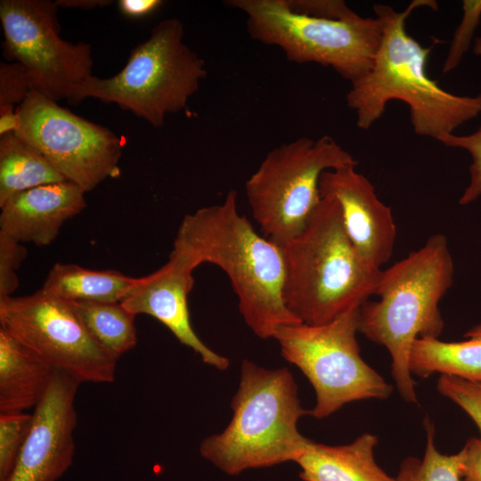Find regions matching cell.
<instances>
[{
	"label": "cell",
	"mask_w": 481,
	"mask_h": 481,
	"mask_svg": "<svg viewBox=\"0 0 481 481\" xmlns=\"http://www.w3.org/2000/svg\"><path fill=\"white\" fill-rule=\"evenodd\" d=\"M170 255L194 270L203 263L227 274L244 322L258 338H273L284 325L302 323L283 297L284 262L280 246L259 234L237 208V192L187 214Z\"/></svg>",
	"instance_id": "1"
},
{
	"label": "cell",
	"mask_w": 481,
	"mask_h": 481,
	"mask_svg": "<svg viewBox=\"0 0 481 481\" xmlns=\"http://www.w3.org/2000/svg\"><path fill=\"white\" fill-rule=\"evenodd\" d=\"M437 9L433 0H413L403 11L375 4L374 12L383 22V33L370 69L351 82L347 106L356 115V126L369 129L386 110L387 102L399 100L409 106L416 135L437 140L481 113V94L457 95L445 91L427 73L432 46L424 47L405 27L416 9Z\"/></svg>",
	"instance_id": "2"
},
{
	"label": "cell",
	"mask_w": 481,
	"mask_h": 481,
	"mask_svg": "<svg viewBox=\"0 0 481 481\" xmlns=\"http://www.w3.org/2000/svg\"><path fill=\"white\" fill-rule=\"evenodd\" d=\"M453 261L446 237L431 235L417 250L381 271L377 301L359 308V332L384 346L402 398L417 403L410 355L419 338H437L444 329L439 302L453 281Z\"/></svg>",
	"instance_id": "3"
},
{
	"label": "cell",
	"mask_w": 481,
	"mask_h": 481,
	"mask_svg": "<svg viewBox=\"0 0 481 481\" xmlns=\"http://www.w3.org/2000/svg\"><path fill=\"white\" fill-rule=\"evenodd\" d=\"M281 249L283 300L302 323L329 322L376 295L382 269L358 255L330 196L322 195L303 229Z\"/></svg>",
	"instance_id": "4"
},
{
	"label": "cell",
	"mask_w": 481,
	"mask_h": 481,
	"mask_svg": "<svg viewBox=\"0 0 481 481\" xmlns=\"http://www.w3.org/2000/svg\"><path fill=\"white\" fill-rule=\"evenodd\" d=\"M231 408L227 427L200 445L201 456L227 475L296 462L312 443L298 431L299 419L309 412L301 406L287 368L265 369L243 360Z\"/></svg>",
	"instance_id": "5"
},
{
	"label": "cell",
	"mask_w": 481,
	"mask_h": 481,
	"mask_svg": "<svg viewBox=\"0 0 481 481\" xmlns=\"http://www.w3.org/2000/svg\"><path fill=\"white\" fill-rule=\"evenodd\" d=\"M183 36L177 18L159 21L131 51L118 73L108 78L89 76L72 87L67 100L72 104L86 98L115 103L154 127L162 126L167 115L185 108L207 76L205 61Z\"/></svg>",
	"instance_id": "6"
},
{
	"label": "cell",
	"mask_w": 481,
	"mask_h": 481,
	"mask_svg": "<svg viewBox=\"0 0 481 481\" xmlns=\"http://www.w3.org/2000/svg\"><path fill=\"white\" fill-rule=\"evenodd\" d=\"M226 4L245 14L252 39L281 48L289 61L330 67L350 82L370 69L383 33L377 16L317 18L294 12L287 0H231Z\"/></svg>",
	"instance_id": "7"
},
{
	"label": "cell",
	"mask_w": 481,
	"mask_h": 481,
	"mask_svg": "<svg viewBox=\"0 0 481 481\" xmlns=\"http://www.w3.org/2000/svg\"><path fill=\"white\" fill-rule=\"evenodd\" d=\"M348 166L356 159L329 135L299 137L270 151L245 183L264 236L280 247L296 236L322 199V173Z\"/></svg>",
	"instance_id": "8"
},
{
	"label": "cell",
	"mask_w": 481,
	"mask_h": 481,
	"mask_svg": "<svg viewBox=\"0 0 481 481\" xmlns=\"http://www.w3.org/2000/svg\"><path fill=\"white\" fill-rule=\"evenodd\" d=\"M359 308L320 325H284L274 334L281 355L300 369L314 389L316 403L309 414L316 419L347 403L387 399L392 394L393 387L360 355Z\"/></svg>",
	"instance_id": "9"
},
{
	"label": "cell",
	"mask_w": 481,
	"mask_h": 481,
	"mask_svg": "<svg viewBox=\"0 0 481 481\" xmlns=\"http://www.w3.org/2000/svg\"><path fill=\"white\" fill-rule=\"evenodd\" d=\"M0 328L80 383H111L117 359L88 333L69 301L42 289L0 298Z\"/></svg>",
	"instance_id": "10"
},
{
	"label": "cell",
	"mask_w": 481,
	"mask_h": 481,
	"mask_svg": "<svg viewBox=\"0 0 481 481\" xmlns=\"http://www.w3.org/2000/svg\"><path fill=\"white\" fill-rule=\"evenodd\" d=\"M16 110L20 126L15 134L85 192L118 175L123 143L108 128L34 90Z\"/></svg>",
	"instance_id": "11"
},
{
	"label": "cell",
	"mask_w": 481,
	"mask_h": 481,
	"mask_svg": "<svg viewBox=\"0 0 481 481\" xmlns=\"http://www.w3.org/2000/svg\"><path fill=\"white\" fill-rule=\"evenodd\" d=\"M57 10L50 0L0 1L3 55L26 68L32 90L55 102L93 75L91 45L60 37Z\"/></svg>",
	"instance_id": "12"
},
{
	"label": "cell",
	"mask_w": 481,
	"mask_h": 481,
	"mask_svg": "<svg viewBox=\"0 0 481 481\" xmlns=\"http://www.w3.org/2000/svg\"><path fill=\"white\" fill-rule=\"evenodd\" d=\"M81 383L55 370L32 423L10 481H56L71 466L77 426L75 397Z\"/></svg>",
	"instance_id": "13"
},
{
	"label": "cell",
	"mask_w": 481,
	"mask_h": 481,
	"mask_svg": "<svg viewBox=\"0 0 481 481\" xmlns=\"http://www.w3.org/2000/svg\"><path fill=\"white\" fill-rule=\"evenodd\" d=\"M321 195L338 203L346 232L361 258L381 269L394 250L396 228L391 208L366 176L348 166L322 173Z\"/></svg>",
	"instance_id": "14"
},
{
	"label": "cell",
	"mask_w": 481,
	"mask_h": 481,
	"mask_svg": "<svg viewBox=\"0 0 481 481\" xmlns=\"http://www.w3.org/2000/svg\"><path fill=\"white\" fill-rule=\"evenodd\" d=\"M192 272L183 261L169 254L167 262L160 268L135 278L120 303L135 315L144 314L157 319L205 363L224 371L229 367V359L209 348L191 323L188 295L194 284Z\"/></svg>",
	"instance_id": "15"
},
{
	"label": "cell",
	"mask_w": 481,
	"mask_h": 481,
	"mask_svg": "<svg viewBox=\"0 0 481 481\" xmlns=\"http://www.w3.org/2000/svg\"><path fill=\"white\" fill-rule=\"evenodd\" d=\"M85 193L69 181L17 193L0 207V231L21 243L47 246L63 224L86 208Z\"/></svg>",
	"instance_id": "16"
},
{
	"label": "cell",
	"mask_w": 481,
	"mask_h": 481,
	"mask_svg": "<svg viewBox=\"0 0 481 481\" xmlns=\"http://www.w3.org/2000/svg\"><path fill=\"white\" fill-rule=\"evenodd\" d=\"M378 436L364 433L344 445L312 441L296 461L303 481H395L374 459Z\"/></svg>",
	"instance_id": "17"
},
{
	"label": "cell",
	"mask_w": 481,
	"mask_h": 481,
	"mask_svg": "<svg viewBox=\"0 0 481 481\" xmlns=\"http://www.w3.org/2000/svg\"><path fill=\"white\" fill-rule=\"evenodd\" d=\"M55 369L0 328V413L35 408Z\"/></svg>",
	"instance_id": "18"
},
{
	"label": "cell",
	"mask_w": 481,
	"mask_h": 481,
	"mask_svg": "<svg viewBox=\"0 0 481 481\" xmlns=\"http://www.w3.org/2000/svg\"><path fill=\"white\" fill-rule=\"evenodd\" d=\"M467 339L445 342L437 338H419L412 347V375L428 378L435 373L481 381V323L464 335Z\"/></svg>",
	"instance_id": "19"
},
{
	"label": "cell",
	"mask_w": 481,
	"mask_h": 481,
	"mask_svg": "<svg viewBox=\"0 0 481 481\" xmlns=\"http://www.w3.org/2000/svg\"><path fill=\"white\" fill-rule=\"evenodd\" d=\"M135 279L115 270L97 271L56 263L41 289L67 301L120 302Z\"/></svg>",
	"instance_id": "20"
},
{
	"label": "cell",
	"mask_w": 481,
	"mask_h": 481,
	"mask_svg": "<svg viewBox=\"0 0 481 481\" xmlns=\"http://www.w3.org/2000/svg\"><path fill=\"white\" fill-rule=\"evenodd\" d=\"M66 178L15 133L0 136V207L17 193Z\"/></svg>",
	"instance_id": "21"
},
{
	"label": "cell",
	"mask_w": 481,
	"mask_h": 481,
	"mask_svg": "<svg viewBox=\"0 0 481 481\" xmlns=\"http://www.w3.org/2000/svg\"><path fill=\"white\" fill-rule=\"evenodd\" d=\"M69 302L91 337L117 360L135 346V315L120 302Z\"/></svg>",
	"instance_id": "22"
},
{
	"label": "cell",
	"mask_w": 481,
	"mask_h": 481,
	"mask_svg": "<svg viewBox=\"0 0 481 481\" xmlns=\"http://www.w3.org/2000/svg\"><path fill=\"white\" fill-rule=\"evenodd\" d=\"M426 447L421 459L409 456L400 464L395 481H462V453H441L435 444V427L424 420Z\"/></svg>",
	"instance_id": "23"
},
{
	"label": "cell",
	"mask_w": 481,
	"mask_h": 481,
	"mask_svg": "<svg viewBox=\"0 0 481 481\" xmlns=\"http://www.w3.org/2000/svg\"><path fill=\"white\" fill-rule=\"evenodd\" d=\"M32 423V413H0V481H10Z\"/></svg>",
	"instance_id": "24"
},
{
	"label": "cell",
	"mask_w": 481,
	"mask_h": 481,
	"mask_svg": "<svg viewBox=\"0 0 481 481\" xmlns=\"http://www.w3.org/2000/svg\"><path fill=\"white\" fill-rule=\"evenodd\" d=\"M481 20V0L462 1V17L457 26L443 65V73L458 67L469 49L474 34Z\"/></svg>",
	"instance_id": "25"
},
{
	"label": "cell",
	"mask_w": 481,
	"mask_h": 481,
	"mask_svg": "<svg viewBox=\"0 0 481 481\" xmlns=\"http://www.w3.org/2000/svg\"><path fill=\"white\" fill-rule=\"evenodd\" d=\"M436 387L441 395L460 406L471 418L481 434V381L441 375Z\"/></svg>",
	"instance_id": "26"
},
{
	"label": "cell",
	"mask_w": 481,
	"mask_h": 481,
	"mask_svg": "<svg viewBox=\"0 0 481 481\" xmlns=\"http://www.w3.org/2000/svg\"><path fill=\"white\" fill-rule=\"evenodd\" d=\"M448 147L465 150L471 156L469 181L461 194L459 203L468 205L481 196V125L469 135L449 134L439 141Z\"/></svg>",
	"instance_id": "27"
},
{
	"label": "cell",
	"mask_w": 481,
	"mask_h": 481,
	"mask_svg": "<svg viewBox=\"0 0 481 481\" xmlns=\"http://www.w3.org/2000/svg\"><path fill=\"white\" fill-rule=\"evenodd\" d=\"M26 257L22 243L0 231V298L11 296L19 287L16 271Z\"/></svg>",
	"instance_id": "28"
},
{
	"label": "cell",
	"mask_w": 481,
	"mask_h": 481,
	"mask_svg": "<svg viewBox=\"0 0 481 481\" xmlns=\"http://www.w3.org/2000/svg\"><path fill=\"white\" fill-rule=\"evenodd\" d=\"M32 90L26 68L19 62H0V106L21 104Z\"/></svg>",
	"instance_id": "29"
},
{
	"label": "cell",
	"mask_w": 481,
	"mask_h": 481,
	"mask_svg": "<svg viewBox=\"0 0 481 481\" xmlns=\"http://www.w3.org/2000/svg\"><path fill=\"white\" fill-rule=\"evenodd\" d=\"M287 3L294 12L317 18L348 20L359 15L340 0H287Z\"/></svg>",
	"instance_id": "30"
},
{
	"label": "cell",
	"mask_w": 481,
	"mask_h": 481,
	"mask_svg": "<svg viewBox=\"0 0 481 481\" xmlns=\"http://www.w3.org/2000/svg\"><path fill=\"white\" fill-rule=\"evenodd\" d=\"M461 452L462 481H481V436L470 437Z\"/></svg>",
	"instance_id": "31"
},
{
	"label": "cell",
	"mask_w": 481,
	"mask_h": 481,
	"mask_svg": "<svg viewBox=\"0 0 481 481\" xmlns=\"http://www.w3.org/2000/svg\"><path fill=\"white\" fill-rule=\"evenodd\" d=\"M163 3L161 0H119L118 6L124 16L130 19H141L154 13L163 5Z\"/></svg>",
	"instance_id": "32"
},
{
	"label": "cell",
	"mask_w": 481,
	"mask_h": 481,
	"mask_svg": "<svg viewBox=\"0 0 481 481\" xmlns=\"http://www.w3.org/2000/svg\"><path fill=\"white\" fill-rule=\"evenodd\" d=\"M20 126V117L12 105L0 106V136L15 133Z\"/></svg>",
	"instance_id": "33"
},
{
	"label": "cell",
	"mask_w": 481,
	"mask_h": 481,
	"mask_svg": "<svg viewBox=\"0 0 481 481\" xmlns=\"http://www.w3.org/2000/svg\"><path fill=\"white\" fill-rule=\"evenodd\" d=\"M57 7L69 9L91 10L98 7H104L111 4L110 0H56L54 1Z\"/></svg>",
	"instance_id": "34"
},
{
	"label": "cell",
	"mask_w": 481,
	"mask_h": 481,
	"mask_svg": "<svg viewBox=\"0 0 481 481\" xmlns=\"http://www.w3.org/2000/svg\"><path fill=\"white\" fill-rule=\"evenodd\" d=\"M473 53L477 56H481V37L474 39Z\"/></svg>",
	"instance_id": "35"
}]
</instances>
